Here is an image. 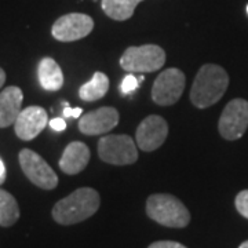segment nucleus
<instances>
[{
    "label": "nucleus",
    "instance_id": "obj_1",
    "mask_svg": "<svg viewBox=\"0 0 248 248\" xmlns=\"http://www.w3.org/2000/svg\"><path fill=\"white\" fill-rule=\"evenodd\" d=\"M101 205V197L93 187H79L71 195L54 204V221L63 226L86 221L97 213Z\"/></svg>",
    "mask_w": 248,
    "mask_h": 248
},
{
    "label": "nucleus",
    "instance_id": "obj_2",
    "mask_svg": "<svg viewBox=\"0 0 248 248\" xmlns=\"http://www.w3.org/2000/svg\"><path fill=\"white\" fill-rule=\"evenodd\" d=\"M229 86V75L219 65L205 63L197 72L192 89L190 101L196 108L205 109L215 105Z\"/></svg>",
    "mask_w": 248,
    "mask_h": 248
},
{
    "label": "nucleus",
    "instance_id": "obj_3",
    "mask_svg": "<svg viewBox=\"0 0 248 248\" xmlns=\"http://www.w3.org/2000/svg\"><path fill=\"white\" fill-rule=\"evenodd\" d=\"M146 215L166 228L182 229L190 222V213L178 197L169 193H156L146 200Z\"/></svg>",
    "mask_w": 248,
    "mask_h": 248
},
{
    "label": "nucleus",
    "instance_id": "obj_4",
    "mask_svg": "<svg viewBox=\"0 0 248 248\" xmlns=\"http://www.w3.org/2000/svg\"><path fill=\"white\" fill-rule=\"evenodd\" d=\"M166 63V53L157 45L128 47L120 58V66L131 73H151L161 69Z\"/></svg>",
    "mask_w": 248,
    "mask_h": 248
},
{
    "label": "nucleus",
    "instance_id": "obj_5",
    "mask_svg": "<svg viewBox=\"0 0 248 248\" xmlns=\"http://www.w3.org/2000/svg\"><path fill=\"white\" fill-rule=\"evenodd\" d=\"M98 156L113 166H128L138 160L137 143L130 135H105L97 143Z\"/></svg>",
    "mask_w": 248,
    "mask_h": 248
},
{
    "label": "nucleus",
    "instance_id": "obj_6",
    "mask_svg": "<svg viewBox=\"0 0 248 248\" xmlns=\"http://www.w3.org/2000/svg\"><path fill=\"white\" fill-rule=\"evenodd\" d=\"M18 160L25 177L33 185L45 190H53L58 186V175L39 153L22 149L18 155Z\"/></svg>",
    "mask_w": 248,
    "mask_h": 248
},
{
    "label": "nucleus",
    "instance_id": "obj_7",
    "mask_svg": "<svg viewBox=\"0 0 248 248\" xmlns=\"http://www.w3.org/2000/svg\"><path fill=\"white\" fill-rule=\"evenodd\" d=\"M185 73L177 68H169L156 78L152 87V99L160 107L174 105L185 90Z\"/></svg>",
    "mask_w": 248,
    "mask_h": 248
},
{
    "label": "nucleus",
    "instance_id": "obj_8",
    "mask_svg": "<svg viewBox=\"0 0 248 248\" xmlns=\"http://www.w3.org/2000/svg\"><path fill=\"white\" fill-rule=\"evenodd\" d=\"M248 128V101L243 98L232 99L225 107L218 122V131L226 141L241 138Z\"/></svg>",
    "mask_w": 248,
    "mask_h": 248
},
{
    "label": "nucleus",
    "instance_id": "obj_9",
    "mask_svg": "<svg viewBox=\"0 0 248 248\" xmlns=\"http://www.w3.org/2000/svg\"><path fill=\"white\" fill-rule=\"evenodd\" d=\"M94 29V19L81 13H71L60 17L54 22L51 35L55 40L69 43L84 39Z\"/></svg>",
    "mask_w": 248,
    "mask_h": 248
},
{
    "label": "nucleus",
    "instance_id": "obj_10",
    "mask_svg": "<svg viewBox=\"0 0 248 248\" xmlns=\"http://www.w3.org/2000/svg\"><path fill=\"white\" fill-rule=\"evenodd\" d=\"M169 135V124L167 122L157 115H151L142 120L137 133H135V142L137 146L143 152H153L159 149L166 142Z\"/></svg>",
    "mask_w": 248,
    "mask_h": 248
},
{
    "label": "nucleus",
    "instance_id": "obj_11",
    "mask_svg": "<svg viewBox=\"0 0 248 248\" xmlns=\"http://www.w3.org/2000/svg\"><path fill=\"white\" fill-rule=\"evenodd\" d=\"M120 115L116 108L102 107L80 116L79 131L84 135H102L112 131L119 124Z\"/></svg>",
    "mask_w": 248,
    "mask_h": 248
},
{
    "label": "nucleus",
    "instance_id": "obj_12",
    "mask_svg": "<svg viewBox=\"0 0 248 248\" xmlns=\"http://www.w3.org/2000/svg\"><path fill=\"white\" fill-rule=\"evenodd\" d=\"M48 124L47 112L42 107H28L17 117L14 131L19 140L32 141L42 133Z\"/></svg>",
    "mask_w": 248,
    "mask_h": 248
},
{
    "label": "nucleus",
    "instance_id": "obj_13",
    "mask_svg": "<svg viewBox=\"0 0 248 248\" xmlns=\"http://www.w3.org/2000/svg\"><path fill=\"white\" fill-rule=\"evenodd\" d=\"M90 156L91 153H90L89 146L84 142L73 141L65 148L58 166L63 174L78 175L87 167Z\"/></svg>",
    "mask_w": 248,
    "mask_h": 248
},
{
    "label": "nucleus",
    "instance_id": "obj_14",
    "mask_svg": "<svg viewBox=\"0 0 248 248\" xmlns=\"http://www.w3.org/2000/svg\"><path fill=\"white\" fill-rule=\"evenodd\" d=\"M24 93L17 86H10L0 93V128L16 123L21 113Z\"/></svg>",
    "mask_w": 248,
    "mask_h": 248
},
{
    "label": "nucleus",
    "instance_id": "obj_15",
    "mask_svg": "<svg viewBox=\"0 0 248 248\" xmlns=\"http://www.w3.org/2000/svg\"><path fill=\"white\" fill-rule=\"evenodd\" d=\"M39 83L46 91H58L63 86V73L61 66L53 58L46 57L37 66Z\"/></svg>",
    "mask_w": 248,
    "mask_h": 248
},
{
    "label": "nucleus",
    "instance_id": "obj_16",
    "mask_svg": "<svg viewBox=\"0 0 248 248\" xmlns=\"http://www.w3.org/2000/svg\"><path fill=\"white\" fill-rule=\"evenodd\" d=\"M109 90V78L104 72H95L90 81L79 89L80 99L86 102H94L107 95Z\"/></svg>",
    "mask_w": 248,
    "mask_h": 248
},
{
    "label": "nucleus",
    "instance_id": "obj_17",
    "mask_svg": "<svg viewBox=\"0 0 248 248\" xmlns=\"http://www.w3.org/2000/svg\"><path fill=\"white\" fill-rule=\"evenodd\" d=\"M143 0H102L101 6L108 17L115 21H125L133 17L135 7Z\"/></svg>",
    "mask_w": 248,
    "mask_h": 248
},
{
    "label": "nucleus",
    "instance_id": "obj_18",
    "mask_svg": "<svg viewBox=\"0 0 248 248\" xmlns=\"http://www.w3.org/2000/svg\"><path fill=\"white\" fill-rule=\"evenodd\" d=\"M19 218V207L16 197L0 189V226L10 228Z\"/></svg>",
    "mask_w": 248,
    "mask_h": 248
},
{
    "label": "nucleus",
    "instance_id": "obj_19",
    "mask_svg": "<svg viewBox=\"0 0 248 248\" xmlns=\"http://www.w3.org/2000/svg\"><path fill=\"white\" fill-rule=\"evenodd\" d=\"M234 205H236L237 213L248 219V189L237 193L236 199H234Z\"/></svg>",
    "mask_w": 248,
    "mask_h": 248
},
{
    "label": "nucleus",
    "instance_id": "obj_20",
    "mask_svg": "<svg viewBox=\"0 0 248 248\" xmlns=\"http://www.w3.org/2000/svg\"><path fill=\"white\" fill-rule=\"evenodd\" d=\"M140 80L137 79L134 75H127L125 78L123 79V83H122V87H120V90H122V93L123 94H128V93H133L134 90L138 87V83Z\"/></svg>",
    "mask_w": 248,
    "mask_h": 248
},
{
    "label": "nucleus",
    "instance_id": "obj_21",
    "mask_svg": "<svg viewBox=\"0 0 248 248\" xmlns=\"http://www.w3.org/2000/svg\"><path fill=\"white\" fill-rule=\"evenodd\" d=\"M148 248H186L184 244L178 241H170V240H161V241H155L152 243Z\"/></svg>",
    "mask_w": 248,
    "mask_h": 248
},
{
    "label": "nucleus",
    "instance_id": "obj_22",
    "mask_svg": "<svg viewBox=\"0 0 248 248\" xmlns=\"http://www.w3.org/2000/svg\"><path fill=\"white\" fill-rule=\"evenodd\" d=\"M50 127L53 128L54 131H63V130L66 128V123H65L63 119L57 117V119H53V120L50 122Z\"/></svg>",
    "mask_w": 248,
    "mask_h": 248
},
{
    "label": "nucleus",
    "instance_id": "obj_23",
    "mask_svg": "<svg viewBox=\"0 0 248 248\" xmlns=\"http://www.w3.org/2000/svg\"><path fill=\"white\" fill-rule=\"evenodd\" d=\"M4 83H6V72L0 68V89L3 87V84H4Z\"/></svg>",
    "mask_w": 248,
    "mask_h": 248
},
{
    "label": "nucleus",
    "instance_id": "obj_24",
    "mask_svg": "<svg viewBox=\"0 0 248 248\" xmlns=\"http://www.w3.org/2000/svg\"><path fill=\"white\" fill-rule=\"evenodd\" d=\"M81 113H83V110H81L80 108H76V109L72 110V117H76V119H78V117L81 116Z\"/></svg>",
    "mask_w": 248,
    "mask_h": 248
},
{
    "label": "nucleus",
    "instance_id": "obj_25",
    "mask_svg": "<svg viewBox=\"0 0 248 248\" xmlns=\"http://www.w3.org/2000/svg\"><path fill=\"white\" fill-rule=\"evenodd\" d=\"M72 110H73V109H71L69 107H66L63 109V116H65V117H72Z\"/></svg>",
    "mask_w": 248,
    "mask_h": 248
},
{
    "label": "nucleus",
    "instance_id": "obj_26",
    "mask_svg": "<svg viewBox=\"0 0 248 248\" xmlns=\"http://www.w3.org/2000/svg\"><path fill=\"white\" fill-rule=\"evenodd\" d=\"M239 248H248V240L247 241H244V243H241Z\"/></svg>",
    "mask_w": 248,
    "mask_h": 248
},
{
    "label": "nucleus",
    "instance_id": "obj_27",
    "mask_svg": "<svg viewBox=\"0 0 248 248\" xmlns=\"http://www.w3.org/2000/svg\"><path fill=\"white\" fill-rule=\"evenodd\" d=\"M4 181H6V179H1V178H0V185H1V184H4Z\"/></svg>",
    "mask_w": 248,
    "mask_h": 248
},
{
    "label": "nucleus",
    "instance_id": "obj_28",
    "mask_svg": "<svg viewBox=\"0 0 248 248\" xmlns=\"http://www.w3.org/2000/svg\"><path fill=\"white\" fill-rule=\"evenodd\" d=\"M247 13H248V6H247Z\"/></svg>",
    "mask_w": 248,
    "mask_h": 248
}]
</instances>
